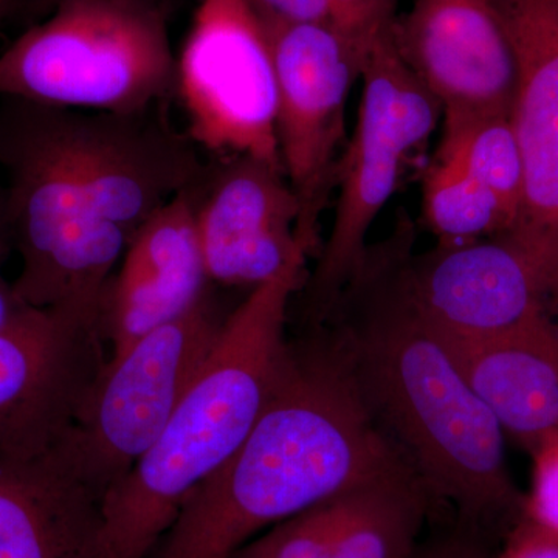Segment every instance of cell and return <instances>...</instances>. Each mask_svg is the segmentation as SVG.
I'll return each instance as SVG.
<instances>
[{
  "instance_id": "cell-1",
  "label": "cell",
  "mask_w": 558,
  "mask_h": 558,
  "mask_svg": "<svg viewBox=\"0 0 558 558\" xmlns=\"http://www.w3.org/2000/svg\"><path fill=\"white\" fill-rule=\"evenodd\" d=\"M409 219L369 245L332 304L328 332L366 413L435 506L486 535L523 519L506 433L469 384L449 339L418 306L407 256Z\"/></svg>"
},
{
  "instance_id": "cell-2",
  "label": "cell",
  "mask_w": 558,
  "mask_h": 558,
  "mask_svg": "<svg viewBox=\"0 0 558 558\" xmlns=\"http://www.w3.org/2000/svg\"><path fill=\"white\" fill-rule=\"evenodd\" d=\"M398 468L407 465L326 329L303 328L255 427L186 498L149 558H233L270 527Z\"/></svg>"
},
{
  "instance_id": "cell-3",
  "label": "cell",
  "mask_w": 558,
  "mask_h": 558,
  "mask_svg": "<svg viewBox=\"0 0 558 558\" xmlns=\"http://www.w3.org/2000/svg\"><path fill=\"white\" fill-rule=\"evenodd\" d=\"M306 264V256L293 259L230 312L167 427L102 497L90 558H149L186 498L240 449L281 376Z\"/></svg>"
},
{
  "instance_id": "cell-4",
  "label": "cell",
  "mask_w": 558,
  "mask_h": 558,
  "mask_svg": "<svg viewBox=\"0 0 558 558\" xmlns=\"http://www.w3.org/2000/svg\"><path fill=\"white\" fill-rule=\"evenodd\" d=\"M0 167L13 252L21 270L13 286L36 310L100 317L102 295L130 240L98 218L81 189L53 106L0 98Z\"/></svg>"
},
{
  "instance_id": "cell-5",
  "label": "cell",
  "mask_w": 558,
  "mask_h": 558,
  "mask_svg": "<svg viewBox=\"0 0 558 558\" xmlns=\"http://www.w3.org/2000/svg\"><path fill=\"white\" fill-rule=\"evenodd\" d=\"M168 20L140 0H62L0 54V98L112 113L170 102Z\"/></svg>"
},
{
  "instance_id": "cell-6",
  "label": "cell",
  "mask_w": 558,
  "mask_h": 558,
  "mask_svg": "<svg viewBox=\"0 0 558 558\" xmlns=\"http://www.w3.org/2000/svg\"><path fill=\"white\" fill-rule=\"evenodd\" d=\"M362 80L357 123L337 167L332 229L300 290L303 328L325 322L369 247L371 227L442 116L439 102L400 60L391 24L369 44Z\"/></svg>"
},
{
  "instance_id": "cell-7",
  "label": "cell",
  "mask_w": 558,
  "mask_h": 558,
  "mask_svg": "<svg viewBox=\"0 0 558 558\" xmlns=\"http://www.w3.org/2000/svg\"><path fill=\"white\" fill-rule=\"evenodd\" d=\"M213 286L189 312L108 360L65 433L70 459L101 499L159 438L218 343L230 314Z\"/></svg>"
},
{
  "instance_id": "cell-8",
  "label": "cell",
  "mask_w": 558,
  "mask_h": 558,
  "mask_svg": "<svg viewBox=\"0 0 558 558\" xmlns=\"http://www.w3.org/2000/svg\"><path fill=\"white\" fill-rule=\"evenodd\" d=\"M175 97L194 145L213 157L252 156L282 170L277 69L248 0H201L178 58Z\"/></svg>"
},
{
  "instance_id": "cell-9",
  "label": "cell",
  "mask_w": 558,
  "mask_h": 558,
  "mask_svg": "<svg viewBox=\"0 0 558 558\" xmlns=\"http://www.w3.org/2000/svg\"><path fill=\"white\" fill-rule=\"evenodd\" d=\"M260 22L277 69L279 157L300 202L296 240L315 258L319 218L336 189L349 92L362 76L369 44L329 24Z\"/></svg>"
},
{
  "instance_id": "cell-10",
  "label": "cell",
  "mask_w": 558,
  "mask_h": 558,
  "mask_svg": "<svg viewBox=\"0 0 558 558\" xmlns=\"http://www.w3.org/2000/svg\"><path fill=\"white\" fill-rule=\"evenodd\" d=\"M405 270L418 306L450 339H497L558 322V264L510 234L425 253L413 247Z\"/></svg>"
},
{
  "instance_id": "cell-11",
  "label": "cell",
  "mask_w": 558,
  "mask_h": 558,
  "mask_svg": "<svg viewBox=\"0 0 558 558\" xmlns=\"http://www.w3.org/2000/svg\"><path fill=\"white\" fill-rule=\"evenodd\" d=\"M100 318L31 307L0 330V450L60 440L108 363Z\"/></svg>"
},
{
  "instance_id": "cell-12",
  "label": "cell",
  "mask_w": 558,
  "mask_h": 558,
  "mask_svg": "<svg viewBox=\"0 0 558 558\" xmlns=\"http://www.w3.org/2000/svg\"><path fill=\"white\" fill-rule=\"evenodd\" d=\"M211 284L253 290L306 255L300 202L281 168L252 156L204 161L189 186Z\"/></svg>"
},
{
  "instance_id": "cell-13",
  "label": "cell",
  "mask_w": 558,
  "mask_h": 558,
  "mask_svg": "<svg viewBox=\"0 0 558 558\" xmlns=\"http://www.w3.org/2000/svg\"><path fill=\"white\" fill-rule=\"evenodd\" d=\"M391 38L444 119L512 112L517 62L490 0H416Z\"/></svg>"
},
{
  "instance_id": "cell-14",
  "label": "cell",
  "mask_w": 558,
  "mask_h": 558,
  "mask_svg": "<svg viewBox=\"0 0 558 558\" xmlns=\"http://www.w3.org/2000/svg\"><path fill=\"white\" fill-rule=\"evenodd\" d=\"M517 62L512 117L524 160L521 244L558 264V0H490Z\"/></svg>"
},
{
  "instance_id": "cell-15",
  "label": "cell",
  "mask_w": 558,
  "mask_h": 558,
  "mask_svg": "<svg viewBox=\"0 0 558 558\" xmlns=\"http://www.w3.org/2000/svg\"><path fill=\"white\" fill-rule=\"evenodd\" d=\"M211 286L185 189L135 233L105 290L100 328L109 360L196 306Z\"/></svg>"
},
{
  "instance_id": "cell-16",
  "label": "cell",
  "mask_w": 558,
  "mask_h": 558,
  "mask_svg": "<svg viewBox=\"0 0 558 558\" xmlns=\"http://www.w3.org/2000/svg\"><path fill=\"white\" fill-rule=\"evenodd\" d=\"M64 436L0 450V558H90L101 495L80 475Z\"/></svg>"
},
{
  "instance_id": "cell-17",
  "label": "cell",
  "mask_w": 558,
  "mask_h": 558,
  "mask_svg": "<svg viewBox=\"0 0 558 558\" xmlns=\"http://www.w3.org/2000/svg\"><path fill=\"white\" fill-rule=\"evenodd\" d=\"M447 339L506 436L529 453L558 433V322L497 339Z\"/></svg>"
},
{
  "instance_id": "cell-18",
  "label": "cell",
  "mask_w": 558,
  "mask_h": 558,
  "mask_svg": "<svg viewBox=\"0 0 558 558\" xmlns=\"http://www.w3.org/2000/svg\"><path fill=\"white\" fill-rule=\"evenodd\" d=\"M435 508L409 468L374 476L337 495L323 558H410Z\"/></svg>"
},
{
  "instance_id": "cell-19",
  "label": "cell",
  "mask_w": 558,
  "mask_h": 558,
  "mask_svg": "<svg viewBox=\"0 0 558 558\" xmlns=\"http://www.w3.org/2000/svg\"><path fill=\"white\" fill-rule=\"evenodd\" d=\"M425 223L439 247H459L508 233L513 220L497 197L457 159L438 156L422 186Z\"/></svg>"
},
{
  "instance_id": "cell-20",
  "label": "cell",
  "mask_w": 558,
  "mask_h": 558,
  "mask_svg": "<svg viewBox=\"0 0 558 558\" xmlns=\"http://www.w3.org/2000/svg\"><path fill=\"white\" fill-rule=\"evenodd\" d=\"M438 156L457 159L497 197L515 227L524 201V160L510 113L444 119Z\"/></svg>"
},
{
  "instance_id": "cell-21",
  "label": "cell",
  "mask_w": 558,
  "mask_h": 558,
  "mask_svg": "<svg viewBox=\"0 0 558 558\" xmlns=\"http://www.w3.org/2000/svg\"><path fill=\"white\" fill-rule=\"evenodd\" d=\"M529 454L532 484L524 513L558 534V433L539 440Z\"/></svg>"
},
{
  "instance_id": "cell-22",
  "label": "cell",
  "mask_w": 558,
  "mask_h": 558,
  "mask_svg": "<svg viewBox=\"0 0 558 558\" xmlns=\"http://www.w3.org/2000/svg\"><path fill=\"white\" fill-rule=\"evenodd\" d=\"M330 25L348 38L371 44L395 20L396 0H325Z\"/></svg>"
},
{
  "instance_id": "cell-23",
  "label": "cell",
  "mask_w": 558,
  "mask_h": 558,
  "mask_svg": "<svg viewBox=\"0 0 558 558\" xmlns=\"http://www.w3.org/2000/svg\"><path fill=\"white\" fill-rule=\"evenodd\" d=\"M410 558H494L488 538L480 532L454 523L442 534L422 539Z\"/></svg>"
},
{
  "instance_id": "cell-24",
  "label": "cell",
  "mask_w": 558,
  "mask_h": 558,
  "mask_svg": "<svg viewBox=\"0 0 558 558\" xmlns=\"http://www.w3.org/2000/svg\"><path fill=\"white\" fill-rule=\"evenodd\" d=\"M494 558H558V534L524 515L510 527Z\"/></svg>"
},
{
  "instance_id": "cell-25",
  "label": "cell",
  "mask_w": 558,
  "mask_h": 558,
  "mask_svg": "<svg viewBox=\"0 0 558 558\" xmlns=\"http://www.w3.org/2000/svg\"><path fill=\"white\" fill-rule=\"evenodd\" d=\"M259 20L286 24H329L325 0H248Z\"/></svg>"
},
{
  "instance_id": "cell-26",
  "label": "cell",
  "mask_w": 558,
  "mask_h": 558,
  "mask_svg": "<svg viewBox=\"0 0 558 558\" xmlns=\"http://www.w3.org/2000/svg\"><path fill=\"white\" fill-rule=\"evenodd\" d=\"M7 258L0 256V330L16 322L21 315L31 310L27 303L17 295L13 282L3 275V263Z\"/></svg>"
},
{
  "instance_id": "cell-27",
  "label": "cell",
  "mask_w": 558,
  "mask_h": 558,
  "mask_svg": "<svg viewBox=\"0 0 558 558\" xmlns=\"http://www.w3.org/2000/svg\"><path fill=\"white\" fill-rule=\"evenodd\" d=\"M61 2L62 0H20L16 16L24 17L31 25L38 24L53 13Z\"/></svg>"
},
{
  "instance_id": "cell-28",
  "label": "cell",
  "mask_w": 558,
  "mask_h": 558,
  "mask_svg": "<svg viewBox=\"0 0 558 558\" xmlns=\"http://www.w3.org/2000/svg\"><path fill=\"white\" fill-rule=\"evenodd\" d=\"M13 252V238L9 216V199H7L5 186L0 185V256L9 258Z\"/></svg>"
},
{
  "instance_id": "cell-29",
  "label": "cell",
  "mask_w": 558,
  "mask_h": 558,
  "mask_svg": "<svg viewBox=\"0 0 558 558\" xmlns=\"http://www.w3.org/2000/svg\"><path fill=\"white\" fill-rule=\"evenodd\" d=\"M17 3L20 0H0V31L7 22L16 16Z\"/></svg>"
},
{
  "instance_id": "cell-30",
  "label": "cell",
  "mask_w": 558,
  "mask_h": 558,
  "mask_svg": "<svg viewBox=\"0 0 558 558\" xmlns=\"http://www.w3.org/2000/svg\"><path fill=\"white\" fill-rule=\"evenodd\" d=\"M140 2L149 3V5L157 7V9L167 11L168 14H171L172 7L178 0H140Z\"/></svg>"
}]
</instances>
